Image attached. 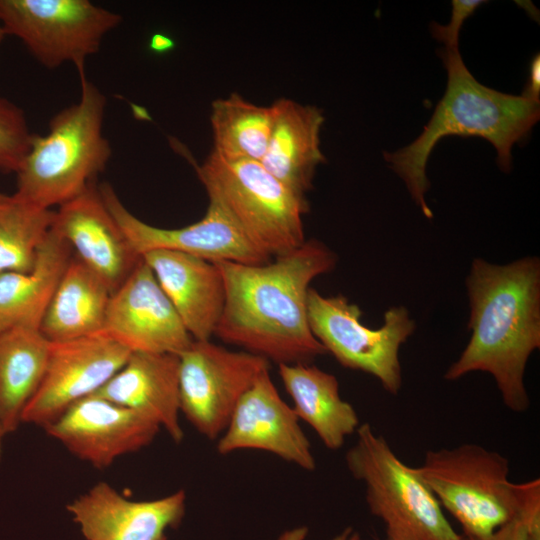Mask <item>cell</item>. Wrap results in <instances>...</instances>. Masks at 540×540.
Wrapping results in <instances>:
<instances>
[{
  "label": "cell",
  "mask_w": 540,
  "mask_h": 540,
  "mask_svg": "<svg viewBox=\"0 0 540 540\" xmlns=\"http://www.w3.org/2000/svg\"><path fill=\"white\" fill-rule=\"evenodd\" d=\"M33 134L24 111L0 97V171L16 173L26 156Z\"/></svg>",
  "instance_id": "obj_27"
},
{
  "label": "cell",
  "mask_w": 540,
  "mask_h": 540,
  "mask_svg": "<svg viewBox=\"0 0 540 540\" xmlns=\"http://www.w3.org/2000/svg\"><path fill=\"white\" fill-rule=\"evenodd\" d=\"M186 494L178 490L154 500L126 498L99 482L67 505L86 540H167L185 514Z\"/></svg>",
  "instance_id": "obj_16"
},
{
  "label": "cell",
  "mask_w": 540,
  "mask_h": 540,
  "mask_svg": "<svg viewBox=\"0 0 540 540\" xmlns=\"http://www.w3.org/2000/svg\"><path fill=\"white\" fill-rule=\"evenodd\" d=\"M415 470L465 536H487L540 506V480L511 482L508 459L479 444L429 450Z\"/></svg>",
  "instance_id": "obj_5"
},
{
  "label": "cell",
  "mask_w": 540,
  "mask_h": 540,
  "mask_svg": "<svg viewBox=\"0 0 540 540\" xmlns=\"http://www.w3.org/2000/svg\"><path fill=\"white\" fill-rule=\"evenodd\" d=\"M307 311L311 332L326 353L345 368L377 378L389 394L400 392L403 378L399 351L416 328L407 308L390 307L383 325L371 329L361 323V309L346 297H325L310 288Z\"/></svg>",
  "instance_id": "obj_8"
},
{
  "label": "cell",
  "mask_w": 540,
  "mask_h": 540,
  "mask_svg": "<svg viewBox=\"0 0 540 540\" xmlns=\"http://www.w3.org/2000/svg\"><path fill=\"white\" fill-rule=\"evenodd\" d=\"M269 361L255 354L232 351L210 340L193 342L179 354L180 412L203 436L214 440Z\"/></svg>",
  "instance_id": "obj_10"
},
{
  "label": "cell",
  "mask_w": 540,
  "mask_h": 540,
  "mask_svg": "<svg viewBox=\"0 0 540 540\" xmlns=\"http://www.w3.org/2000/svg\"><path fill=\"white\" fill-rule=\"evenodd\" d=\"M55 211L15 193L0 200V274L32 270L54 223Z\"/></svg>",
  "instance_id": "obj_26"
},
{
  "label": "cell",
  "mask_w": 540,
  "mask_h": 540,
  "mask_svg": "<svg viewBox=\"0 0 540 540\" xmlns=\"http://www.w3.org/2000/svg\"><path fill=\"white\" fill-rule=\"evenodd\" d=\"M194 166L209 198L228 211L264 255L277 257L305 242L306 198L292 192L260 162L226 160L211 152L201 165Z\"/></svg>",
  "instance_id": "obj_7"
},
{
  "label": "cell",
  "mask_w": 540,
  "mask_h": 540,
  "mask_svg": "<svg viewBox=\"0 0 540 540\" xmlns=\"http://www.w3.org/2000/svg\"><path fill=\"white\" fill-rule=\"evenodd\" d=\"M243 449L272 453L306 471L316 468L311 444L299 418L281 398L269 369L243 394L217 443L221 455Z\"/></svg>",
  "instance_id": "obj_15"
},
{
  "label": "cell",
  "mask_w": 540,
  "mask_h": 540,
  "mask_svg": "<svg viewBox=\"0 0 540 540\" xmlns=\"http://www.w3.org/2000/svg\"><path fill=\"white\" fill-rule=\"evenodd\" d=\"M160 426L130 408L90 395L46 426V433L77 458L104 469L148 446Z\"/></svg>",
  "instance_id": "obj_14"
},
{
  "label": "cell",
  "mask_w": 540,
  "mask_h": 540,
  "mask_svg": "<svg viewBox=\"0 0 540 540\" xmlns=\"http://www.w3.org/2000/svg\"><path fill=\"white\" fill-rule=\"evenodd\" d=\"M78 73L79 100L50 119L45 135L33 134L15 173V194L46 209L61 206L95 184L112 155L103 134L107 99L85 69Z\"/></svg>",
  "instance_id": "obj_4"
},
{
  "label": "cell",
  "mask_w": 540,
  "mask_h": 540,
  "mask_svg": "<svg viewBox=\"0 0 540 540\" xmlns=\"http://www.w3.org/2000/svg\"><path fill=\"white\" fill-rule=\"evenodd\" d=\"M6 36L7 35H6V33H5L4 29H3V26L0 23V46H1L3 40L5 39Z\"/></svg>",
  "instance_id": "obj_34"
},
{
  "label": "cell",
  "mask_w": 540,
  "mask_h": 540,
  "mask_svg": "<svg viewBox=\"0 0 540 540\" xmlns=\"http://www.w3.org/2000/svg\"><path fill=\"white\" fill-rule=\"evenodd\" d=\"M471 337L444 374L448 381L489 373L504 405L522 413L530 399L524 375L540 347V260L527 256L506 265L472 261L466 279Z\"/></svg>",
  "instance_id": "obj_2"
},
{
  "label": "cell",
  "mask_w": 540,
  "mask_h": 540,
  "mask_svg": "<svg viewBox=\"0 0 540 540\" xmlns=\"http://www.w3.org/2000/svg\"><path fill=\"white\" fill-rule=\"evenodd\" d=\"M278 367L299 420L315 431L326 448L340 449L356 433L360 421L354 407L340 396L337 378L310 363Z\"/></svg>",
  "instance_id": "obj_21"
},
{
  "label": "cell",
  "mask_w": 540,
  "mask_h": 540,
  "mask_svg": "<svg viewBox=\"0 0 540 540\" xmlns=\"http://www.w3.org/2000/svg\"><path fill=\"white\" fill-rule=\"evenodd\" d=\"M210 122L214 148L220 157L260 162L266 152L274 123V108L259 106L237 93L216 99Z\"/></svg>",
  "instance_id": "obj_25"
},
{
  "label": "cell",
  "mask_w": 540,
  "mask_h": 540,
  "mask_svg": "<svg viewBox=\"0 0 540 540\" xmlns=\"http://www.w3.org/2000/svg\"><path fill=\"white\" fill-rule=\"evenodd\" d=\"M451 20L447 25L431 23L432 37L442 42L447 49H458L459 32L464 21L486 1L482 0H452Z\"/></svg>",
  "instance_id": "obj_29"
},
{
  "label": "cell",
  "mask_w": 540,
  "mask_h": 540,
  "mask_svg": "<svg viewBox=\"0 0 540 540\" xmlns=\"http://www.w3.org/2000/svg\"><path fill=\"white\" fill-rule=\"evenodd\" d=\"M5 435V432L1 426V423H0V460H1V456H2V441H3V437Z\"/></svg>",
  "instance_id": "obj_33"
},
{
  "label": "cell",
  "mask_w": 540,
  "mask_h": 540,
  "mask_svg": "<svg viewBox=\"0 0 540 540\" xmlns=\"http://www.w3.org/2000/svg\"><path fill=\"white\" fill-rule=\"evenodd\" d=\"M225 304L214 335L279 364L310 363L326 353L309 327L310 283L331 271L335 254L317 240L260 265L214 262Z\"/></svg>",
  "instance_id": "obj_1"
},
{
  "label": "cell",
  "mask_w": 540,
  "mask_h": 540,
  "mask_svg": "<svg viewBox=\"0 0 540 540\" xmlns=\"http://www.w3.org/2000/svg\"><path fill=\"white\" fill-rule=\"evenodd\" d=\"M100 333L131 353L179 355L193 342L143 259L112 293Z\"/></svg>",
  "instance_id": "obj_13"
},
{
  "label": "cell",
  "mask_w": 540,
  "mask_h": 540,
  "mask_svg": "<svg viewBox=\"0 0 540 540\" xmlns=\"http://www.w3.org/2000/svg\"><path fill=\"white\" fill-rule=\"evenodd\" d=\"M307 534L308 528L306 526H299L284 531L279 536L278 540H305ZM332 540H362V537L352 527H347L342 532L337 534Z\"/></svg>",
  "instance_id": "obj_31"
},
{
  "label": "cell",
  "mask_w": 540,
  "mask_h": 540,
  "mask_svg": "<svg viewBox=\"0 0 540 540\" xmlns=\"http://www.w3.org/2000/svg\"><path fill=\"white\" fill-rule=\"evenodd\" d=\"M174 46V42L171 38L161 35V34H155L151 38L150 41V48L152 51L157 53H163L170 49H172Z\"/></svg>",
  "instance_id": "obj_32"
},
{
  "label": "cell",
  "mask_w": 540,
  "mask_h": 540,
  "mask_svg": "<svg viewBox=\"0 0 540 540\" xmlns=\"http://www.w3.org/2000/svg\"><path fill=\"white\" fill-rule=\"evenodd\" d=\"M522 97L540 104V55L534 56L529 72V79L521 94Z\"/></svg>",
  "instance_id": "obj_30"
},
{
  "label": "cell",
  "mask_w": 540,
  "mask_h": 540,
  "mask_svg": "<svg viewBox=\"0 0 540 540\" xmlns=\"http://www.w3.org/2000/svg\"><path fill=\"white\" fill-rule=\"evenodd\" d=\"M193 340H210L225 304V285L214 262L170 250L142 255Z\"/></svg>",
  "instance_id": "obj_18"
},
{
  "label": "cell",
  "mask_w": 540,
  "mask_h": 540,
  "mask_svg": "<svg viewBox=\"0 0 540 540\" xmlns=\"http://www.w3.org/2000/svg\"><path fill=\"white\" fill-rule=\"evenodd\" d=\"M72 252L52 226L31 271L0 274V332L19 324L40 327Z\"/></svg>",
  "instance_id": "obj_24"
},
{
  "label": "cell",
  "mask_w": 540,
  "mask_h": 540,
  "mask_svg": "<svg viewBox=\"0 0 540 540\" xmlns=\"http://www.w3.org/2000/svg\"><path fill=\"white\" fill-rule=\"evenodd\" d=\"M4 195H5V194L0 193V200L3 198Z\"/></svg>",
  "instance_id": "obj_35"
},
{
  "label": "cell",
  "mask_w": 540,
  "mask_h": 540,
  "mask_svg": "<svg viewBox=\"0 0 540 540\" xmlns=\"http://www.w3.org/2000/svg\"><path fill=\"white\" fill-rule=\"evenodd\" d=\"M130 354L101 333L51 342L46 371L23 412L22 423L44 429L75 402L97 392L122 368Z\"/></svg>",
  "instance_id": "obj_12"
},
{
  "label": "cell",
  "mask_w": 540,
  "mask_h": 540,
  "mask_svg": "<svg viewBox=\"0 0 540 540\" xmlns=\"http://www.w3.org/2000/svg\"><path fill=\"white\" fill-rule=\"evenodd\" d=\"M122 17L88 0H0V23L44 67L77 71L96 54Z\"/></svg>",
  "instance_id": "obj_9"
},
{
  "label": "cell",
  "mask_w": 540,
  "mask_h": 540,
  "mask_svg": "<svg viewBox=\"0 0 540 540\" xmlns=\"http://www.w3.org/2000/svg\"><path fill=\"white\" fill-rule=\"evenodd\" d=\"M50 348L39 326L19 324L0 332V423L5 434L22 423L42 382Z\"/></svg>",
  "instance_id": "obj_23"
},
{
  "label": "cell",
  "mask_w": 540,
  "mask_h": 540,
  "mask_svg": "<svg viewBox=\"0 0 540 540\" xmlns=\"http://www.w3.org/2000/svg\"><path fill=\"white\" fill-rule=\"evenodd\" d=\"M447 71L442 99L421 134L409 145L383 158L403 180L424 216L433 218L425 200L430 187L428 158L436 143L449 135L479 136L495 148L501 171L512 169V147L524 139L540 118L539 103L502 93L479 83L462 60L459 49L438 50Z\"/></svg>",
  "instance_id": "obj_3"
},
{
  "label": "cell",
  "mask_w": 540,
  "mask_h": 540,
  "mask_svg": "<svg viewBox=\"0 0 540 540\" xmlns=\"http://www.w3.org/2000/svg\"><path fill=\"white\" fill-rule=\"evenodd\" d=\"M345 462L364 485L372 515L382 521L386 540H459L436 497L414 467L405 464L387 440L365 422Z\"/></svg>",
  "instance_id": "obj_6"
},
{
  "label": "cell",
  "mask_w": 540,
  "mask_h": 540,
  "mask_svg": "<svg viewBox=\"0 0 540 540\" xmlns=\"http://www.w3.org/2000/svg\"><path fill=\"white\" fill-rule=\"evenodd\" d=\"M112 291L79 258L72 256L48 303L40 330L50 342L102 331Z\"/></svg>",
  "instance_id": "obj_22"
},
{
  "label": "cell",
  "mask_w": 540,
  "mask_h": 540,
  "mask_svg": "<svg viewBox=\"0 0 540 540\" xmlns=\"http://www.w3.org/2000/svg\"><path fill=\"white\" fill-rule=\"evenodd\" d=\"M92 395L135 410L180 443L179 355L132 352L122 368Z\"/></svg>",
  "instance_id": "obj_19"
},
{
  "label": "cell",
  "mask_w": 540,
  "mask_h": 540,
  "mask_svg": "<svg viewBox=\"0 0 540 540\" xmlns=\"http://www.w3.org/2000/svg\"><path fill=\"white\" fill-rule=\"evenodd\" d=\"M99 190L108 210L140 256L162 249L210 262L260 265L271 259L248 240L228 211L215 199L209 198L207 211L199 221L181 228L166 229L152 226L133 215L110 184L99 185Z\"/></svg>",
  "instance_id": "obj_11"
},
{
  "label": "cell",
  "mask_w": 540,
  "mask_h": 540,
  "mask_svg": "<svg viewBox=\"0 0 540 540\" xmlns=\"http://www.w3.org/2000/svg\"><path fill=\"white\" fill-rule=\"evenodd\" d=\"M459 540H540V506L526 510L487 536L460 534Z\"/></svg>",
  "instance_id": "obj_28"
},
{
  "label": "cell",
  "mask_w": 540,
  "mask_h": 540,
  "mask_svg": "<svg viewBox=\"0 0 540 540\" xmlns=\"http://www.w3.org/2000/svg\"><path fill=\"white\" fill-rule=\"evenodd\" d=\"M272 106V133L260 163L292 192L305 198L317 166L326 161L320 147L323 112L287 98L277 99Z\"/></svg>",
  "instance_id": "obj_20"
},
{
  "label": "cell",
  "mask_w": 540,
  "mask_h": 540,
  "mask_svg": "<svg viewBox=\"0 0 540 540\" xmlns=\"http://www.w3.org/2000/svg\"><path fill=\"white\" fill-rule=\"evenodd\" d=\"M54 229L112 293L142 261L93 184L55 211Z\"/></svg>",
  "instance_id": "obj_17"
}]
</instances>
